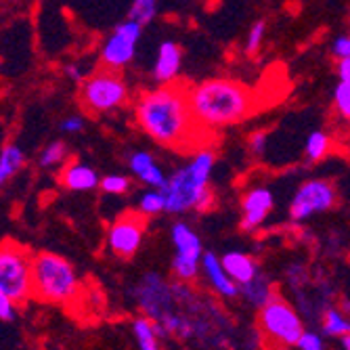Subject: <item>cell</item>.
Masks as SVG:
<instances>
[{
    "instance_id": "cell-10",
    "label": "cell",
    "mask_w": 350,
    "mask_h": 350,
    "mask_svg": "<svg viewBox=\"0 0 350 350\" xmlns=\"http://www.w3.org/2000/svg\"><path fill=\"white\" fill-rule=\"evenodd\" d=\"M141 31H143V23L133 19V17H129L124 23H120L111 31V36L105 40V44L101 49L103 66L109 70H122V68L129 66L137 55Z\"/></svg>"
},
{
    "instance_id": "cell-6",
    "label": "cell",
    "mask_w": 350,
    "mask_h": 350,
    "mask_svg": "<svg viewBox=\"0 0 350 350\" xmlns=\"http://www.w3.org/2000/svg\"><path fill=\"white\" fill-rule=\"evenodd\" d=\"M0 290L17 304H23L34 296L31 256L25 247L13 241L0 245Z\"/></svg>"
},
{
    "instance_id": "cell-35",
    "label": "cell",
    "mask_w": 350,
    "mask_h": 350,
    "mask_svg": "<svg viewBox=\"0 0 350 350\" xmlns=\"http://www.w3.org/2000/svg\"><path fill=\"white\" fill-rule=\"evenodd\" d=\"M338 76L342 82L350 84V59H340L338 61Z\"/></svg>"
},
{
    "instance_id": "cell-3",
    "label": "cell",
    "mask_w": 350,
    "mask_h": 350,
    "mask_svg": "<svg viewBox=\"0 0 350 350\" xmlns=\"http://www.w3.org/2000/svg\"><path fill=\"white\" fill-rule=\"evenodd\" d=\"M214 162L216 155L212 149H200L183 168H178L168 178V185L164 189L168 214H183L189 210L206 212L214 208L216 196L210 189Z\"/></svg>"
},
{
    "instance_id": "cell-33",
    "label": "cell",
    "mask_w": 350,
    "mask_h": 350,
    "mask_svg": "<svg viewBox=\"0 0 350 350\" xmlns=\"http://www.w3.org/2000/svg\"><path fill=\"white\" fill-rule=\"evenodd\" d=\"M332 53L334 57L340 61V59H350V34H342L334 40L332 44Z\"/></svg>"
},
{
    "instance_id": "cell-8",
    "label": "cell",
    "mask_w": 350,
    "mask_h": 350,
    "mask_svg": "<svg viewBox=\"0 0 350 350\" xmlns=\"http://www.w3.org/2000/svg\"><path fill=\"white\" fill-rule=\"evenodd\" d=\"M338 193L334 183L325 178H310L298 187L290 202V216L294 222H306L314 214L327 212L336 206Z\"/></svg>"
},
{
    "instance_id": "cell-12",
    "label": "cell",
    "mask_w": 350,
    "mask_h": 350,
    "mask_svg": "<svg viewBox=\"0 0 350 350\" xmlns=\"http://www.w3.org/2000/svg\"><path fill=\"white\" fill-rule=\"evenodd\" d=\"M273 208H275L273 191L262 185L252 187L241 200V222H239L241 231L254 233L256 229H260L271 216Z\"/></svg>"
},
{
    "instance_id": "cell-30",
    "label": "cell",
    "mask_w": 350,
    "mask_h": 350,
    "mask_svg": "<svg viewBox=\"0 0 350 350\" xmlns=\"http://www.w3.org/2000/svg\"><path fill=\"white\" fill-rule=\"evenodd\" d=\"M298 350H323L325 348V342H323V336L317 334V332H310V329H304L298 344H296Z\"/></svg>"
},
{
    "instance_id": "cell-15",
    "label": "cell",
    "mask_w": 350,
    "mask_h": 350,
    "mask_svg": "<svg viewBox=\"0 0 350 350\" xmlns=\"http://www.w3.org/2000/svg\"><path fill=\"white\" fill-rule=\"evenodd\" d=\"M180 61H183V51L176 42L166 40L157 49L155 66H153V80L160 84H170L176 80L180 72Z\"/></svg>"
},
{
    "instance_id": "cell-20",
    "label": "cell",
    "mask_w": 350,
    "mask_h": 350,
    "mask_svg": "<svg viewBox=\"0 0 350 350\" xmlns=\"http://www.w3.org/2000/svg\"><path fill=\"white\" fill-rule=\"evenodd\" d=\"M133 336L137 340V346L141 350H157L160 348V334H157V325L151 317L143 314L133 321Z\"/></svg>"
},
{
    "instance_id": "cell-13",
    "label": "cell",
    "mask_w": 350,
    "mask_h": 350,
    "mask_svg": "<svg viewBox=\"0 0 350 350\" xmlns=\"http://www.w3.org/2000/svg\"><path fill=\"white\" fill-rule=\"evenodd\" d=\"M202 273L208 279L210 288L220 296V298H237L239 296V283L227 273L222 260L212 252H204L202 256Z\"/></svg>"
},
{
    "instance_id": "cell-17",
    "label": "cell",
    "mask_w": 350,
    "mask_h": 350,
    "mask_svg": "<svg viewBox=\"0 0 350 350\" xmlns=\"http://www.w3.org/2000/svg\"><path fill=\"white\" fill-rule=\"evenodd\" d=\"M61 183L70 191H92L101 185L97 170L90 168L88 164H82V162H76V164H70L63 168Z\"/></svg>"
},
{
    "instance_id": "cell-5",
    "label": "cell",
    "mask_w": 350,
    "mask_h": 350,
    "mask_svg": "<svg viewBox=\"0 0 350 350\" xmlns=\"http://www.w3.org/2000/svg\"><path fill=\"white\" fill-rule=\"evenodd\" d=\"M258 332L271 346L296 348L304 323L296 306L275 294L262 308H258Z\"/></svg>"
},
{
    "instance_id": "cell-23",
    "label": "cell",
    "mask_w": 350,
    "mask_h": 350,
    "mask_svg": "<svg viewBox=\"0 0 350 350\" xmlns=\"http://www.w3.org/2000/svg\"><path fill=\"white\" fill-rule=\"evenodd\" d=\"M332 147V139L327 133L323 131H312L306 139V145H304V153H306V160L308 162H319L327 155Z\"/></svg>"
},
{
    "instance_id": "cell-34",
    "label": "cell",
    "mask_w": 350,
    "mask_h": 350,
    "mask_svg": "<svg viewBox=\"0 0 350 350\" xmlns=\"http://www.w3.org/2000/svg\"><path fill=\"white\" fill-rule=\"evenodd\" d=\"M84 129V120L80 116H70L61 122V131L63 133H68V135H76Z\"/></svg>"
},
{
    "instance_id": "cell-37",
    "label": "cell",
    "mask_w": 350,
    "mask_h": 350,
    "mask_svg": "<svg viewBox=\"0 0 350 350\" xmlns=\"http://www.w3.org/2000/svg\"><path fill=\"white\" fill-rule=\"evenodd\" d=\"M340 346H342L344 350H350V334H346V336L340 338Z\"/></svg>"
},
{
    "instance_id": "cell-32",
    "label": "cell",
    "mask_w": 350,
    "mask_h": 350,
    "mask_svg": "<svg viewBox=\"0 0 350 350\" xmlns=\"http://www.w3.org/2000/svg\"><path fill=\"white\" fill-rule=\"evenodd\" d=\"M247 147L254 155H265L267 151V133L265 131H256L252 133L250 139H247Z\"/></svg>"
},
{
    "instance_id": "cell-22",
    "label": "cell",
    "mask_w": 350,
    "mask_h": 350,
    "mask_svg": "<svg viewBox=\"0 0 350 350\" xmlns=\"http://www.w3.org/2000/svg\"><path fill=\"white\" fill-rule=\"evenodd\" d=\"M25 155L17 145H7L0 151V187H3L15 172L21 170Z\"/></svg>"
},
{
    "instance_id": "cell-9",
    "label": "cell",
    "mask_w": 350,
    "mask_h": 350,
    "mask_svg": "<svg viewBox=\"0 0 350 350\" xmlns=\"http://www.w3.org/2000/svg\"><path fill=\"white\" fill-rule=\"evenodd\" d=\"M135 302L143 314L151 317L153 321H162L174 304V283L160 273H147L135 285Z\"/></svg>"
},
{
    "instance_id": "cell-29",
    "label": "cell",
    "mask_w": 350,
    "mask_h": 350,
    "mask_svg": "<svg viewBox=\"0 0 350 350\" xmlns=\"http://www.w3.org/2000/svg\"><path fill=\"white\" fill-rule=\"evenodd\" d=\"M101 189L109 196H122L131 189V180L129 176H122V174H109L101 178Z\"/></svg>"
},
{
    "instance_id": "cell-26",
    "label": "cell",
    "mask_w": 350,
    "mask_h": 350,
    "mask_svg": "<svg viewBox=\"0 0 350 350\" xmlns=\"http://www.w3.org/2000/svg\"><path fill=\"white\" fill-rule=\"evenodd\" d=\"M155 13H157V0H133L129 17H133L145 25V23L153 21Z\"/></svg>"
},
{
    "instance_id": "cell-16",
    "label": "cell",
    "mask_w": 350,
    "mask_h": 350,
    "mask_svg": "<svg viewBox=\"0 0 350 350\" xmlns=\"http://www.w3.org/2000/svg\"><path fill=\"white\" fill-rule=\"evenodd\" d=\"M170 237H172V243L176 250V254H174L176 258L202 262V256H204L202 239L193 229L187 225V222H176V225H172Z\"/></svg>"
},
{
    "instance_id": "cell-18",
    "label": "cell",
    "mask_w": 350,
    "mask_h": 350,
    "mask_svg": "<svg viewBox=\"0 0 350 350\" xmlns=\"http://www.w3.org/2000/svg\"><path fill=\"white\" fill-rule=\"evenodd\" d=\"M222 260V265H225V269H227V273L239 283V285H243V283H247L252 277H256L260 271H258V265H256V260H254L250 254H245V252H239V250H233V252H227L225 256L220 258Z\"/></svg>"
},
{
    "instance_id": "cell-1",
    "label": "cell",
    "mask_w": 350,
    "mask_h": 350,
    "mask_svg": "<svg viewBox=\"0 0 350 350\" xmlns=\"http://www.w3.org/2000/svg\"><path fill=\"white\" fill-rule=\"evenodd\" d=\"M141 131L168 149H193L206 133L189 103V90L178 84H162L141 94L135 107Z\"/></svg>"
},
{
    "instance_id": "cell-27",
    "label": "cell",
    "mask_w": 350,
    "mask_h": 350,
    "mask_svg": "<svg viewBox=\"0 0 350 350\" xmlns=\"http://www.w3.org/2000/svg\"><path fill=\"white\" fill-rule=\"evenodd\" d=\"M265 38H267V23L260 19V21L254 23V25L250 27V31H247V38H245V53H247V55H256V53L260 51Z\"/></svg>"
},
{
    "instance_id": "cell-36",
    "label": "cell",
    "mask_w": 350,
    "mask_h": 350,
    "mask_svg": "<svg viewBox=\"0 0 350 350\" xmlns=\"http://www.w3.org/2000/svg\"><path fill=\"white\" fill-rule=\"evenodd\" d=\"M84 68L82 66H76V63H72V66H68L66 68V76L68 78H72V80H76V82H80L82 78H84Z\"/></svg>"
},
{
    "instance_id": "cell-4",
    "label": "cell",
    "mask_w": 350,
    "mask_h": 350,
    "mask_svg": "<svg viewBox=\"0 0 350 350\" xmlns=\"http://www.w3.org/2000/svg\"><path fill=\"white\" fill-rule=\"evenodd\" d=\"M34 296L51 304H70L80 294V279L74 267L53 252H38L31 256Z\"/></svg>"
},
{
    "instance_id": "cell-19",
    "label": "cell",
    "mask_w": 350,
    "mask_h": 350,
    "mask_svg": "<svg viewBox=\"0 0 350 350\" xmlns=\"http://www.w3.org/2000/svg\"><path fill=\"white\" fill-rule=\"evenodd\" d=\"M239 296L254 308H262L273 296H275V290H273V283L262 275L258 273L256 277H252L247 283L239 285Z\"/></svg>"
},
{
    "instance_id": "cell-28",
    "label": "cell",
    "mask_w": 350,
    "mask_h": 350,
    "mask_svg": "<svg viewBox=\"0 0 350 350\" xmlns=\"http://www.w3.org/2000/svg\"><path fill=\"white\" fill-rule=\"evenodd\" d=\"M334 107H336L340 118L350 120V84L348 82L340 80V84L336 86V90H334Z\"/></svg>"
},
{
    "instance_id": "cell-14",
    "label": "cell",
    "mask_w": 350,
    "mask_h": 350,
    "mask_svg": "<svg viewBox=\"0 0 350 350\" xmlns=\"http://www.w3.org/2000/svg\"><path fill=\"white\" fill-rule=\"evenodd\" d=\"M131 172L149 189H166L168 176L160 168V164L155 162V157L149 151H135L129 160Z\"/></svg>"
},
{
    "instance_id": "cell-2",
    "label": "cell",
    "mask_w": 350,
    "mask_h": 350,
    "mask_svg": "<svg viewBox=\"0 0 350 350\" xmlns=\"http://www.w3.org/2000/svg\"><path fill=\"white\" fill-rule=\"evenodd\" d=\"M189 103L198 124L206 133L241 124L256 109L254 90L229 78L204 80L189 90Z\"/></svg>"
},
{
    "instance_id": "cell-24",
    "label": "cell",
    "mask_w": 350,
    "mask_h": 350,
    "mask_svg": "<svg viewBox=\"0 0 350 350\" xmlns=\"http://www.w3.org/2000/svg\"><path fill=\"white\" fill-rule=\"evenodd\" d=\"M139 212L143 216H157L166 212V193L162 189H149L145 193L139 198V204H137Z\"/></svg>"
},
{
    "instance_id": "cell-25",
    "label": "cell",
    "mask_w": 350,
    "mask_h": 350,
    "mask_svg": "<svg viewBox=\"0 0 350 350\" xmlns=\"http://www.w3.org/2000/svg\"><path fill=\"white\" fill-rule=\"evenodd\" d=\"M66 157H68V145L63 143V141H53L40 153V166L42 168L59 166V164L66 162Z\"/></svg>"
},
{
    "instance_id": "cell-7",
    "label": "cell",
    "mask_w": 350,
    "mask_h": 350,
    "mask_svg": "<svg viewBox=\"0 0 350 350\" xmlns=\"http://www.w3.org/2000/svg\"><path fill=\"white\" fill-rule=\"evenodd\" d=\"M129 101V86L116 74V70H105L90 76L82 84V103L92 113H109L120 109Z\"/></svg>"
},
{
    "instance_id": "cell-31",
    "label": "cell",
    "mask_w": 350,
    "mask_h": 350,
    "mask_svg": "<svg viewBox=\"0 0 350 350\" xmlns=\"http://www.w3.org/2000/svg\"><path fill=\"white\" fill-rule=\"evenodd\" d=\"M15 314H17V302L0 290V321L11 323L15 319Z\"/></svg>"
},
{
    "instance_id": "cell-11",
    "label": "cell",
    "mask_w": 350,
    "mask_h": 350,
    "mask_svg": "<svg viewBox=\"0 0 350 350\" xmlns=\"http://www.w3.org/2000/svg\"><path fill=\"white\" fill-rule=\"evenodd\" d=\"M145 235V222L139 214H126L109 227L107 245L118 258H133L139 252Z\"/></svg>"
},
{
    "instance_id": "cell-21",
    "label": "cell",
    "mask_w": 350,
    "mask_h": 350,
    "mask_svg": "<svg viewBox=\"0 0 350 350\" xmlns=\"http://www.w3.org/2000/svg\"><path fill=\"white\" fill-rule=\"evenodd\" d=\"M321 329H323V336L340 340L342 336L350 334V317H346L340 308L329 306V308L323 310Z\"/></svg>"
}]
</instances>
